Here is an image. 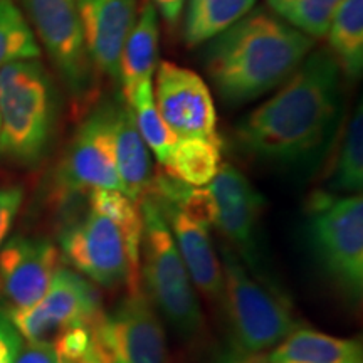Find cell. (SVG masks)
Returning <instances> with one entry per match:
<instances>
[{"label":"cell","mask_w":363,"mask_h":363,"mask_svg":"<svg viewBox=\"0 0 363 363\" xmlns=\"http://www.w3.org/2000/svg\"><path fill=\"white\" fill-rule=\"evenodd\" d=\"M24 347V338L7 311H0V363H16Z\"/></svg>","instance_id":"28"},{"label":"cell","mask_w":363,"mask_h":363,"mask_svg":"<svg viewBox=\"0 0 363 363\" xmlns=\"http://www.w3.org/2000/svg\"><path fill=\"white\" fill-rule=\"evenodd\" d=\"M152 2L167 24L170 27L179 26L182 12H184L185 0H152Z\"/></svg>","instance_id":"30"},{"label":"cell","mask_w":363,"mask_h":363,"mask_svg":"<svg viewBox=\"0 0 363 363\" xmlns=\"http://www.w3.org/2000/svg\"><path fill=\"white\" fill-rule=\"evenodd\" d=\"M16 363H62L51 342L26 343Z\"/></svg>","instance_id":"29"},{"label":"cell","mask_w":363,"mask_h":363,"mask_svg":"<svg viewBox=\"0 0 363 363\" xmlns=\"http://www.w3.org/2000/svg\"><path fill=\"white\" fill-rule=\"evenodd\" d=\"M116 103H99L76 130L56 174L61 199L98 189L121 192L115 153Z\"/></svg>","instance_id":"9"},{"label":"cell","mask_w":363,"mask_h":363,"mask_svg":"<svg viewBox=\"0 0 363 363\" xmlns=\"http://www.w3.org/2000/svg\"><path fill=\"white\" fill-rule=\"evenodd\" d=\"M331 192L343 195L362 194L363 187V108L362 101L353 110L345 128L337 157L328 179Z\"/></svg>","instance_id":"23"},{"label":"cell","mask_w":363,"mask_h":363,"mask_svg":"<svg viewBox=\"0 0 363 363\" xmlns=\"http://www.w3.org/2000/svg\"><path fill=\"white\" fill-rule=\"evenodd\" d=\"M61 113V93L39 59L0 69V155L35 167L51 147Z\"/></svg>","instance_id":"3"},{"label":"cell","mask_w":363,"mask_h":363,"mask_svg":"<svg viewBox=\"0 0 363 363\" xmlns=\"http://www.w3.org/2000/svg\"><path fill=\"white\" fill-rule=\"evenodd\" d=\"M206 44L203 71L222 101L239 106L279 88L316 40L257 7Z\"/></svg>","instance_id":"2"},{"label":"cell","mask_w":363,"mask_h":363,"mask_svg":"<svg viewBox=\"0 0 363 363\" xmlns=\"http://www.w3.org/2000/svg\"><path fill=\"white\" fill-rule=\"evenodd\" d=\"M148 197V195H147ZM152 199V197H150ZM160 212L174 235L182 261L192 279V284L211 301H219L224 294V274L222 264L212 244L207 227H203L170 203L157 202Z\"/></svg>","instance_id":"16"},{"label":"cell","mask_w":363,"mask_h":363,"mask_svg":"<svg viewBox=\"0 0 363 363\" xmlns=\"http://www.w3.org/2000/svg\"><path fill=\"white\" fill-rule=\"evenodd\" d=\"M328 51L347 78L363 71V0H343L328 27Z\"/></svg>","instance_id":"21"},{"label":"cell","mask_w":363,"mask_h":363,"mask_svg":"<svg viewBox=\"0 0 363 363\" xmlns=\"http://www.w3.org/2000/svg\"><path fill=\"white\" fill-rule=\"evenodd\" d=\"M208 189L217 207L214 225L247 262L256 264V230L264 197L242 172L229 163L220 165Z\"/></svg>","instance_id":"14"},{"label":"cell","mask_w":363,"mask_h":363,"mask_svg":"<svg viewBox=\"0 0 363 363\" xmlns=\"http://www.w3.org/2000/svg\"><path fill=\"white\" fill-rule=\"evenodd\" d=\"M343 111V72L328 49H313L278 93L234 128L235 142L259 160L293 165L315 157Z\"/></svg>","instance_id":"1"},{"label":"cell","mask_w":363,"mask_h":363,"mask_svg":"<svg viewBox=\"0 0 363 363\" xmlns=\"http://www.w3.org/2000/svg\"><path fill=\"white\" fill-rule=\"evenodd\" d=\"M40 45L16 0H0V69L17 61L39 59Z\"/></svg>","instance_id":"25"},{"label":"cell","mask_w":363,"mask_h":363,"mask_svg":"<svg viewBox=\"0 0 363 363\" xmlns=\"http://www.w3.org/2000/svg\"><path fill=\"white\" fill-rule=\"evenodd\" d=\"M308 238L320 266L345 294L360 299L363 291L362 194L335 197L316 194L308 217Z\"/></svg>","instance_id":"5"},{"label":"cell","mask_w":363,"mask_h":363,"mask_svg":"<svg viewBox=\"0 0 363 363\" xmlns=\"http://www.w3.org/2000/svg\"><path fill=\"white\" fill-rule=\"evenodd\" d=\"M61 267L57 247L48 239L17 235L0 247V293L9 310L30 308L44 296Z\"/></svg>","instance_id":"13"},{"label":"cell","mask_w":363,"mask_h":363,"mask_svg":"<svg viewBox=\"0 0 363 363\" xmlns=\"http://www.w3.org/2000/svg\"><path fill=\"white\" fill-rule=\"evenodd\" d=\"M76 6L94 72L118 81L121 49L138 16V0H76Z\"/></svg>","instance_id":"15"},{"label":"cell","mask_w":363,"mask_h":363,"mask_svg":"<svg viewBox=\"0 0 363 363\" xmlns=\"http://www.w3.org/2000/svg\"><path fill=\"white\" fill-rule=\"evenodd\" d=\"M222 140L180 138L165 163L167 174L192 187H206L219 172Z\"/></svg>","instance_id":"22"},{"label":"cell","mask_w":363,"mask_h":363,"mask_svg":"<svg viewBox=\"0 0 363 363\" xmlns=\"http://www.w3.org/2000/svg\"><path fill=\"white\" fill-rule=\"evenodd\" d=\"M7 315L27 343L52 342L62 331L96 323L103 315L101 296L78 272L59 267L35 305Z\"/></svg>","instance_id":"11"},{"label":"cell","mask_w":363,"mask_h":363,"mask_svg":"<svg viewBox=\"0 0 363 363\" xmlns=\"http://www.w3.org/2000/svg\"><path fill=\"white\" fill-rule=\"evenodd\" d=\"M362 358L360 340L337 338L316 330L298 328L262 360L267 363H362Z\"/></svg>","instance_id":"19"},{"label":"cell","mask_w":363,"mask_h":363,"mask_svg":"<svg viewBox=\"0 0 363 363\" xmlns=\"http://www.w3.org/2000/svg\"><path fill=\"white\" fill-rule=\"evenodd\" d=\"M24 201V190L19 185H0V247L16 220Z\"/></svg>","instance_id":"27"},{"label":"cell","mask_w":363,"mask_h":363,"mask_svg":"<svg viewBox=\"0 0 363 363\" xmlns=\"http://www.w3.org/2000/svg\"><path fill=\"white\" fill-rule=\"evenodd\" d=\"M133 113V120L143 142L147 143L150 152L157 157L160 165H165L172 155V150L175 148L179 138L174 135L158 111L153 96L152 79L143 81L133 89L128 99L125 101Z\"/></svg>","instance_id":"24"},{"label":"cell","mask_w":363,"mask_h":363,"mask_svg":"<svg viewBox=\"0 0 363 363\" xmlns=\"http://www.w3.org/2000/svg\"><path fill=\"white\" fill-rule=\"evenodd\" d=\"M76 363H99L98 362V358L96 357H89V358H84V360H81V362H76Z\"/></svg>","instance_id":"31"},{"label":"cell","mask_w":363,"mask_h":363,"mask_svg":"<svg viewBox=\"0 0 363 363\" xmlns=\"http://www.w3.org/2000/svg\"><path fill=\"white\" fill-rule=\"evenodd\" d=\"M170 363H172V362H170Z\"/></svg>","instance_id":"33"},{"label":"cell","mask_w":363,"mask_h":363,"mask_svg":"<svg viewBox=\"0 0 363 363\" xmlns=\"http://www.w3.org/2000/svg\"><path fill=\"white\" fill-rule=\"evenodd\" d=\"M138 203L143 216L140 271L147 291L180 335L197 338L203 330V316L170 227L152 199L143 197Z\"/></svg>","instance_id":"4"},{"label":"cell","mask_w":363,"mask_h":363,"mask_svg":"<svg viewBox=\"0 0 363 363\" xmlns=\"http://www.w3.org/2000/svg\"><path fill=\"white\" fill-rule=\"evenodd\" d=\"M99 363H170L160 318L143 291L128 293L111 313L91 326Z\"/></svg>","instance_id":"10"},{"label":"cell","mask_w":363,"mask_h":363,"mask_svg":"<svg viewBox=\"0 0 363 363\" xmlns=\"http://www.w3.org/2000/svg\"><path fill=\"white\" fill-rule=\"evenodd\" d=\"M224 298L233 338L239 353L257 355L299 328L288 305L251 278L242 262L224 252Z\"/></svg>","instance_id":"6"},{"label":"cell","mask_w":363,"mask_h":363,"mask_svg":"<svg viewBox=\"0 0 363 363\" xmlns=\"http://www.w3.org/2000/svg\"><path fill=\"white\" fill-rule=\"evenodd\" d=\"M115 153L121 192L131 201L140 202L150 192L155 174L150 150L136 128L133 113L123 99L116 103Z\"/></svg>","instance_id":"18"},{"label":"cell","mask_w":363,"mask_h":363,"mask_svg":"<svg viewBox=\"0 0 363 363\" xmlns=\"http://www.w3.org/2000/svg\"><path fill=\"white\" fill-rule=\"evenodd\" d=\"M61 249L81 274L103 288L126 286L128 293L142 291L140 256L115 220L89 207V212L65 229Z\"/></svg>","instance_id":"7"},{"label":"cell","mask_w":363,"mask_h":363,"mask_svg":"<svg viewBox=\"0 0 363 363\" xmlns=\"http://www.w3.org/2000/svg\"><path fill=\"white\" fill-rule=\"evenodd\" d=\"M257 0H185L184 43L197 48L246 17Z\"/></svg>","instance_id":"20"},{"label":"cell","mask_w":363,"mask_h":363,"mask_svg":"<svg viewBox=\"0 0 363 363\" xmlns=\"http://www.w3.org/2000/svg\"><path fill=\"white\" fill-rule=\"evenodd\" d=\"M155 104L177 138L220 140L214 98L197 72L172 61L157 66Z\"/></svg>","instance_id":"12"},{"label":"cell","mask_w":363,"mask_h":363,"mask_svg":"<svg viewBox=\"0 0 363 363\" xmlns=\"http://www.w3.org/2000/svg\"><path fill=\"white\" fill-rule=\"evenodd\" d=\"M40 49L48 54L71 96L83 101L96 86L84 48L76 0H19Z\"/></svg>","instance_id":"8"},{"label":"cell","mask_w":363,"mask_h":363,"mask_svg":"<svg viewBox=\"0 0 363 363\" xmlns=\"http://www.w3.org/2000/svg\"><path fill=\"white\" fill-rule=\"evenodd\" d=\"M160 13L152 0H145L136 16L135 26L126 38L120 57L118 83L121 99L126 101L133 89L143 81L153 79L158 66V43H160Z\"/></svg>","instance_id":"17"},{"label":"cell","mask_w":363,"mask_h":363,"mask_svg":"<svg viewBox=\"0 0 363 363\" xmlns=\"http://www.w3.org/2000/svg\"><path fill=\"white\" fill-rule=\"evenodd\" d=\"M246 363H267V362H264V360H262V358H259V357H254V358H249V360H247Z\"/></svg>","instance_id":"32"},{"label":"cell","mask_w":363,"mask_h":363,"mask_svg":"<svg viewBox=\"0 0 363 363\" xmlns=\"http://www.w3.org/2000/svg\"><path fill=\"white\" fill-rule=\"evenodd\" d=\"M343 0H266L269 11L299 33L321 39Z\"/></svg>","instance_id":"26"}]
</instances>
